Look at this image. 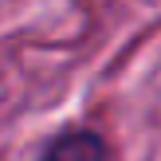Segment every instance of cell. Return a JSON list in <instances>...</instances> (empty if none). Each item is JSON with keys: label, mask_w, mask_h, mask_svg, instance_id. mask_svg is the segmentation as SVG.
<instances>
[{"label": "cell", "mask_w": 161, "mask_h": 161, "mask_svg": "<svg viewBox=\"0 0 161 161\" xmlns=\"http://www.w3.org/2000/svg\"><path fill=\"white\" fill-rule=\"evenodd\" d=\"M36 161H114V149L91 126H67L43 142Z\"/></svg>", "instance_id": "cell-1"}]
</instances>
